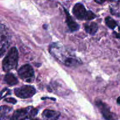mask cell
<instances>
[{
	"instance_id": "cell-1",
	"label": "cell",
	"mask_w": 120,
	"mask_h": 120,
	"mask_svg": "<svg viewBox=\"0 0 120 120\" xmlns=\"http://www.w3.org/2000/svg\"><path fill=\"white\" fill-rule=\"evenodd\" d=\"M18 62V52L15 47H13L9 50L2 61V69L5 72H8L15 69Z\"/></svg>"
},
{
	"instance_id": "cell-2",
	"label": "cell",
	"mask_w": 120,
	"mask_h": 120,
	"mask_svg": "<svg viewBox=\"0 0 120 120\" xmlns=\"http://www.w3.org/2000/svg\"><path fill=\"white\" fill-rule=\"evenodd\" d=\"M38 110L32 107L15 110L12 116L11 120H27L28 118H34L37 115Z\"/></svg>"
},
{
	"instance_id": "cell-3",
	"label": "cell",
	"mask_w": 120,
	"mask_h": 120,
	"mask_svg": "<svg viewBox=\"0 0 120 120\" xmlns=\"http://www.w3.org/2000/svg\"><path fill=\"white\" fill-rule=\"evenodd\" d=\"M73 14L80 20L93 19L96 17V15L91 11H87L84 6L81 3H77L74 5L73 8Z\"/></svg>"
},
{
	"instance_id": "cell-4",
	"label": "cell",
	"mask_w": 120,
	"mask_h": 120,
	"mask_svg": "<svg viewBox=\"0 0 120 120\" xmlns=\"http://www.w3.org/2000/svg\"><path fill=\"white\" fill-rule=\"evenodd\" d=\"M18 73L21 79L28 83L32 82L35 78V71L30 64H26L21 66Z\"/></svg>"
},
{
	"instance_id": "cell-5",
	"label": "cell",
	"mask_w": 120,
	"mask_h": 120,
	"mask_svg": "<svg viewBox=\"0 0 120 120\" xmlns=\"http://www.w3.org/2000/svg\"><path fill=\"white\" fill-rule=\"evenodd\" d=\"M96 104L105 120H117L118 119L117 115L111 112L109 105L104 102L98 100L96 101Z\"/></svg>"
},
{
	"instance_id": "cell-6",
	"label": "cell",
	"mask_w": 120,
	"mask_h": 120,
	"mask_svg": "<svg viewBox=\"0 0 120 120\" xmlns=\"http://www.w3.org/2000/svg\"><path fill=\"white\" fill-rule=\"evenodd\" d=\"M14 93L16 96L21 98H28L35 94L36 90L32 86L24 85L19 88H16L14 90Z\"/></svg>"
},
{
	"instance_id": "cell-7",
	"label": "cell",
	"mask_w": 120,
	"mask_h": 120,
	"mask_svg": "<svg viewBox=\"0 0 120 120\" xmlns=\"http://www.w3.org/2000/svg\"><path fill=\"white\" fill-rule=\"evenodd\" d=\"M42 116L43 120H57L60 113L58 111L46 109L43 111Z\"/></svg>"
},
{
	"instance_id": "cell-8",
	"label": "cell",
	"mask_w": 120,
	"mask_h": 120,
	"mask_svg": "<svg viewBox=\"0 0 120 120\" xmlns=\"http://www.w3.org/2000/svg\"><path fill=\"white\" fill-rule=\"evenodd\" d=\"M64 12H65L66 15V23L68 27H69V28L70 29V30H71V32L77 31V30H79V25H78V23H76V21H74V19L72 18V17L70 16L68 11H67L64 8Z\"/></svg>"
},
{
	"instance_id": "cell-9",
	"label": "cell",
	"mask_w": 120,
	"mask_h": 120,
	"mask_svg": "<svg viewBox=\"0 0 120 120\" xmlns=\"http://www.w3.org/2000/svg\"><path fill=\"white\" fill-rule=\"evenodd\" d=\"M0 46H1V47H0V54H1V56L2 57L9 46V41H8V38H7V35H5V34L4 35H3L2 32H1V35Z\"/></svg>"
},
{
	"instance_id": "cell-10",
	"label": "cell",
	"mask_w": 120,
	"mask_h": 120,
	"mask_svg": "<svg viewBox=\"0 0 120 120\" xmlns=\"http://www.w3.org/2000/svg\"><path fill=\"white\" fill-rule=\"evenodd\" d=\"M84 29L86 32L91 35H95L97 32V30L98 29V25L95 22H91L90 23H86L84 25Z\"/></svg>"
},
{
	"instance_id": "cell-11",
	"label": "cell",
	"mask_w": 120,
	"mask_h": 120,
	"mask_svg": "<svg viewBox=\"0 0 120 120\" xmlns=\"http://www.w3.org/2000/svg\"><path fill=\"white\" fill-rule=\"evenodd\" d=\"M4 81L9 86H14L18 83V80L16 77L11 73H8L5 76Z\"/></svg>"
},
{
	"instance_id": "cell-12",
	"label": "cell",
	"mask_w": 120,
	"mask_h": 120,
	"mask_svg": "<svg viewBox=\"0 0 120 120\" xmlns=\"http://www.w3.org/2000/svg\"><path fill=\"white\" fill-rule=\"evenodd\" d=\"M105 21L107 26L108 27H109L110 28H111V29H114V28L117 26V23H116V21H115L113 19L111 18L110 16H107V17H106Z\"/></svg>"
},
{
	"instance_id": "cell-13",
	"label": "cell",
	"mask_w": 120,
	"mask_h": 120,
	"mask_svg": "<svg viewBox=\"0 0 120 120\" xmlns=\"http://www.w3.org/2000/svg\"><path fill=\"white\" fill-rule=\"evenodd\" d=\"M64 64L66 66L69 67L71 66H75L77 64H79V62L77 60L75 59L72 58V57H69V58L66 59L64 61Z\"/></svg>"
},
{
	"instance_id": "cell-14",
	"label": "cell",
	"mask_w": 120,
	"mask_h": 120,
	"mask_svg": "<svg viewBox=\"0 0 120 120\" xmlns=\"http://www.w3.org/2000/svg\"><path fill=\"white\" fill-rule=\"evenodd\" d=\"M12 110L11 108L6 105H2L1 107V120L3 119L4 117L6 116V115L9 113Z\"/></svg>"
},
{
	"instance_id": "cell-15",
	"label": "cell",
	"mask_w": 120,
	"mask_h": 120,
	"mask_svg": "<svg viewBox=\"0 0 120 120\" xmlns=\"http://www.w3.org/2000/svg\"><path fill=\"white\" fill-rule=\"evenodd\" d=\"M11 91L8 90V89H4L2 91H1V98H3L4 97H6L7 95L10 94Z\"/></svg>"
},
{
	"instance_id": "cell-16",
	"label": "cell",
	"mask_w": 120,
	"mask_h": 120,
	"mask_svg": "<svg viewBox=\"0 0 120 120\" xmlns=\"http://www.w3.org/2000/svg\"><path fill=\"white\" fill-rule=\"evenodd\" d=\"M5 101L7 102V103H11V104H16V100L14 98H5L4 99Z\"/></svg>"
},
{
	"instance_id": "cell-17",
	"label": "cell",
	"mask_w": 120,
	"mask_h": 120,
	"mask_svg": "<svg viewBox=\"0 0 120 120\" xmlns=\"http://www.w3.org/2000/svg\"><path fill=\"white\" fill-rule=\"evenodd\" d=\"M95 2L97 4H102L104 2H105L107 1H112V0H94Z\"/></svg>"
},
{
	"instance_id": "cell-18",
	"label": "cell",
	"mask_w": 120,
	"mask_h": 120,
	"mask_svg": "<svg viewBox=\"0 0 120 120\" xmlns=\"http://www.w3.org/2000/svg\"><path fill=\"white\" fill-rule=\"evenodd\" d=\"M116 36L117 38H120V34H116Z\"/></svg>"
},
{
	"instance_id": "cell-19",
	"label": "cell",
	"mask_w": 120,
	"mask_h": 120,
	"mask_svg": "<svg viewBox=\"0 0 120 120\" xmlns=\"http://www.w3.org/2000/svg\"><path fill=\"white\" fill-rule=\"evenodd\" d=\"M117 103H118V104H120V97H119L118 98V99H117Z\"/></svg>"
},
{
	"instance_id": "cell-20",
	"label": "cell",
	"mask_w": 120,
	"mask_h": 120,
	"mask_svg": "<svg viewBox=\"0 0 120 120\" xmlns=\"http://www.w3.org/2000/svg\"><path fill=\"white\" fill-rule=\"evenodd\" d=\"M30 120H39V118H30Z\"/></svg>"
}]
</instances>
